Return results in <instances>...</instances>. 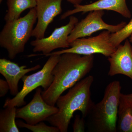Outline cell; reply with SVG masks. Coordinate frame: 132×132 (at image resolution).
Instances as JSON below:
<instances>
[{"mask_svg": "<svg viewBox=\"0 0 132 132\" xmlns=\"http://www.w3.org/2000/svg\"><path fill=\"white\" fill-rule=\"evenodd\" d=\"M94 55H82L67 53L60 55L52 72L54 79L49 87L42 92L47 104L54 106L60 96L85 78L93 67Z\"/></svg>", "mask_w": 132, "mask_h": 132, "instance_id": "cell-1", "label": "cell"}, {"mask_svg": "<svg viewBox=\"0 0 132 132\" xmlns=\"http://www.w3.org/2000/svg\"><path fill=\"white\" fill-rule=\"evenodd\" d=\"M94 80L93 76H88L70 88L66 94L60 96L56 103L59 111L46 121L58 127L60 132H67L76 111H80L82 116L86 118L95 104L91 92Z\"/></svg>", "mask_w": 132, "mask_h": 132, "instance_id": "cell-2", "label": "cell"}, {"mask_svg": "<svg viewBox=\"0 0 132 132\" xmlns=\"http://www.w3.org/2000/svg\"><path fill=\"white\" fill-rule=\"evenodd\" d=\"M120 82H110L104 92L102 100L94 104L86 121L90 132H117L118 107L121 94Z\"/></svg>", "mask_w": 132, "mask_h": 132, "instance_id": "cell-3", "label": "cell"}, {"mask_svg": "<svg viewBox=\"0 0 132 132\" xmlns=\"http://www.w3.org/2000/svg\"><path fill=\"white\" fill-rule=\"evenodd\" d=\"M37 20L35 7L23 17L6 22L0 33V46L7 51L10 59L13 60L24 52Z\"/></svg>", "mask_w": 132, "mask_h": 132, "instance_id": "cell-4", "label": "cell"}, {"mask_svg": "<svg viewBox=\"0 0 132 132\" xmlns=\"http://www.w3.org/2000/svg\"><path fill=\"white\" fill-rule=\"evenodd\" d=\"M60 56V55H50L40 70L30 75H25L21 79L23 86L21 90L12 98H7L3 108L22 106L26 104L25 98L33 90L40 87L45 91L47 90L53 80L52 71L58 63Z\"/></svg>", "mask_w": 132, "mask_h": 132, "instance_id": "cell-5", "label": "cell"}, {"mask_svg": "<svg viewBox=\"0 0 132 132\" xmlns=\"http://www.w3.org/2000/svg\"><path fill=\"white\" fill-rule=\"evenodd\" d=\"M111 34L110 31L104 30L96 36L76 39L70 43L69 48L52 52L45 56L70 53L82 55L100 54L109 57L116 49L110 42Z\"/></svg>", "mask_w": 132, "mask_h": 132, "instance_id": "cell-6", "label": "cell"}, {"mask_svg": "<svg viewBox=\"0 0 132 132\" xmlns=\"http://www.w3.org/2000/svg\"><path fill=\"white\" fill-rule=\"evenodd\" d=\"M104 14V10L89 12L85 19L76 24L69 36V42L70 43L76 39L91 36L95 32L101 30H107L111 33L116 32L127 24L124 21L116 25L107 24L102 19Z\"/></svg>", "mask_w": 132, "mask_h": 132, "instance_id": "cell-7", "label": "cell"}, {"mask_svg": "<svg viewBox=\"0 0 132 132\" xmlns=\"http://www.w3.org/2000/svg\"><path fill=\"white\" fill-rule=\"evenodd\" d=\"M78 22V18L71 15L69 16V21L67 24L55 29L48 37L32 41L30 44L34 47L33 52H42L43 55H46L55 50L70 47V43L68 41L69 36Z\"/></svg>", "mask_w": 132, "mask_h": 132, "instance_id": "cell-8", "label": "cell"}, {"mask_svg": "<svg viewBox=\"0 0 132 132\" xmlns=\"http://www.w3.org/2000/svg\"><path fill=\"white\" fill-rule=\"evenodd\" d=\"M42 91L40 87L36 88L32 100L25 106L16 109V118L24 120L29 125H35L57 113L59 109L44 100Z\"/></svg>", "mask_w": 132, "mask_h": 132, "instance_id": "cell-9", "label": "cell"}, {"mask_svg": "<svg viewBox=\"0 0 132 132\" xmlns=\"http://www.w3.org/2000/svg\"><path fill=\"white\" fill-rule=\"evenodd\" d=\"M62 0H36V7L37 24L33 29L32 37L36 39L45 38V32L54 18L62 12Z\"/></svg>", "mask_w": 132, "mask_h": 132, "instance_id": "cell-10", "label": "cell"}, {"mask_svg": "<svg viewBox=\"0 0 132 132\" xmlns=\"http://www.w3.org/2000/svg\"><path fill=\"white\" fill-rule=\"evenodd\" d=\"M130 40H125L124 45L120 44L108 57L110 67L108 75L113 76L122 75L132 81V46Z\"/></svg>", "mask_w": 132, "mask_h": 132, "instance_id": "cell-11", "label": "cell"}, {"mask_svg": "<svg viewBox=\"0 0 132 132\" xmlns=\"http://www.w3.org/2000/svg\"><path fill=\"white\" fill-rule=\"evenodd\" d=\"M74 9L68 10L62 15L60 20H64L77 13L81 12L84 14L91 11L100 10L114 11L127 19H130L132 16L126 0H98L90 4H79L74 5Z\"/></svg>", "mask_w": 132, "mask_h": 132, "instance_id": "cell-12", "label": "cell"}, {"mask_svg": "<svg viewBox=\"0 0 132 132\" xmlns=\"http://www.w3.org/2000/svg\"><path fill=\"white\" fill-rule=\"evenodd\" d=\"M37 65L30 68L26 65L20 66L17 63L6 59H0V73L4 76L9 85L10 93L15 96L19 91V83L26 74L40 68Z\"/></svg>", "mask_w": 132, "mask_h": 132, "instance_id": "cell-13", "label": "cell"}, {"mask_svg": "<svg viewBox=\"0 0 132 132\" xmlns=\"http://www.w3.org/2000/svg\"><path fill=\"white\" fill-rule=\"evenodd\" d=\"M117 132H132V93L121 94L118 107Z\"/></svg>", "mask_w": 132, "mask_h": 132, "instance_id": "cell-14", "label": "cell"}, {"mask_svg": "<svg viewBox=\"0 0 132 132\" xmlns=\"http://www.w3.org/2000/svg\"><path fill=\"white\" fill-rule=\"evenodd\" d=\"M36 4V0H7L8 10L4 20L6 22L19 19L22 12L35 7Z\"/></svg>", "mask_w": 132, "mask_h": 132, "instance_id": "cell-15", "label": "cell"}, {"mask_svg": "<svg viewBox=\"0 0 132 132\" xmlns=\"http://www.w3.org/2000/svg\"><path fill=\"white\" fill-rule=\"evenodd\" d=\"M16 107L8 106L0 111V132H19L16 124Z\"/></svg>", "mask_w": 132, "mask_h": 132, "instance_id": "cell-16", "label": "cell"}, {"mask_svg": "<svg viewBox=\"0 0 132 132\" xmlns=\"http://www.w3.org/2000/svg\"><path fill=\"white\" fill-rule=\"evenodd\" d=\"M132 34V19L128 24L116 32L111 33L110 42L114 47L119 46L124 40L130 37Z\"/></svg>", "mask_w": 132, "mask_h": 132, "instance_id": "cell-17", "label": "cell"}, {"mask_svg": "<svg viewBox=\"0 0 132 132\" xmlns=\"http://www.w3.org/2000/svg\"><path fill=\"white\" fill-rule=\"evenodd\" d=\"M16 124L19 128H27L33 132H60L58 127L54 126H47L43 121L36 125H30L19 120L16 121Z\"/></svg>", "mask_w": 132, "mask_h": 132, "instance_id": "cell-18", "label": "cell"}, {"mask_svg": "<svg viewBox=\"0 0 132 132\" xmlns=\"http://www.w3.org/2000/svg\"><path fill=\"white\" fill-rule=\"evenodd\" d=\"M74 132H84L86 128V123L85 118L81 116H75L72 126Z\"/></svg>", "mask_w": 132, "mask_h": 132, "instance_id": "cell-19", "label": "cell"}, {"mask_svg": "<svg viewBox=\"0 0 132 132\" xmlns=\"http://www.w3.org/2000/svg\"><path fill=\"white\" fill-rule=\"evenodd\" d=\"M10 88L6 80L0 79V97H4L7 93Z\"/></svg>", "mask_w": 132, "mask_h": 132, "instance_id": "cell-20", "label": "cell"}, {"mask_svg": "<svg viewBox=\"0 0 132 132\" xmlns=\"http://www.w3.org/2000/svg\"><path fill=\"white\" fill-rule=\"evenodd\" d=\"M74 5H79L82 2L83 0H66Z\"/></svg>", "mask_w": 132, "mask_h": 132, "instance_id": "cell-21", "label": "cell"}, {"mask_svg": "<svg viewBox=\"0 0 132 132\" xmlns=\"http://www.w3.org/2000/svg\"><path fill=\"white\" fill-rule=\"evenodd\" d=\"M130 40V42L132 43V34L130 36V40Z\"/></svg>", "mask_w": 132, "mask_h": 132, "instance_id": "cell-22", "label": "cell"}, {"mask_svg": "<svg viewBox=\"0 0 132 132\" xmlns=\"http://www.w3.org/2000/svg\"><path fill=\"white\" fill-rule=\"evenodd\" d=\"M3 1V0H0V3H1Z\"/></svg>", "mask_w": 132, "mask_h": 132, "instance_id": "cell-23", "label": "cell"}, {"mask_svg": "<svg viewBox=\"0 0 132 132\" xmlns=\"http://www.w3.org/2000/svg\"></svg>", "mask_w": 132, "mask_h": 132, "instance_id": "cell-24", "label": "cell"}]
</instances>
